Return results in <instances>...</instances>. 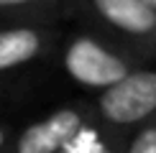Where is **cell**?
Returning <instances> with one entry per match:
<instances>
[{
	"label": "cell",
	"instance_id": "obj_3",
	"mask_svg": "<svg viewBox=\"0 0 156 153\" xmlns=\"http://www.w3.org/2000/svg\"><path fill=\"white\" fill-rule=\"evenodd\" d=\"M64 21L0 25V105L28 92L54 66Z\"/></svg>",
	"mask_w": 156,
	"mask_h": 153
},
{
	"label": "cell",
	"instance_id": "obj_6",
	"mask_svg": "<svg viewBox=\"0 0 156 153\" xmlns=\"http://www.w3.org/2000/svg\"><path fill=\"white\" fill-rule=\"evenodd\" d=\"M23 21H64V10L54 0H0V25Z\"/></svg>",
	"mask_w": 156,
	"mask_h": 153
},
{
	"label": "cell",
	"instance_id": "obj_10",
	"mask_svg": "<svg viewBox=\"0 0 156 153\" xmlns=\"http://www.w3.org/2000/svg\"><path fill=\"white\" fill-rule=\"evenodd\" d=\"M54 3H59V5H62V10H64V8H67V3H69V0H54Z\"/></svg>",
	"mask_w": 156,
	"mask_h": 153
},
{
	"label": "cell",
	"instance_id": "obj_2",
	"mask_svg": "<svg viewBox=\"0 0 156 153\" xmlns=\"http://www.w3.org/2000/svg\"><path fill=\"white\" fill-rule=\"evenodd\" d=\"M95 143H113L97 125L87 97H72L44 107L26 120H16L3 153H90Z\"/></svg>",
	"mask_w": 156,
	"mask_h": 153
},
{
	"label": "cell",
	"instance_id": "obj_8",
	"mask_svg": "<svg viewBox=\"0 0 156 153\" xmlns=\"http://www.w3.org/2000/svg\"><path fill=\"white\" fill-rule=\"evenodd\" d=\"M13 127H16V117H8L5 112H0V153L8 145V140L13 135Z\"/></svg>",
	"mask_w": 156,
	"mask_h": 153
},
{
	"label": "cell",
	"instance_id": "obj_9",
	"mask_svg": "<svg viewBox=\"0 0 156 153\" xmlns=\"http://www.w3.org/2000/svg\"><path fill=\"white\" fill-rule=\"evenodd\" d=\"M144 3H146V5H148L151 10H156V0H144Z\"/></svg>",
	"mask_w": 156,
	"mask_h": 153
},
{
	"label": "cell",
	"instance_id": "obj_1",
	"mask_svg": "<svg viewBox=\"0 0 156 153\" xmlns=\"http://www.w3.org/2000/svg\"><path fill=\"white\" fill-rule=\"evenodd\" d=\"M141 64L148 61L123 49L120 43L110 41L108 36L97 33L95 28L64 21L51 74H59L69 87L80 92V97L90 100L113 87L115 82H120Z\"/></svg>",
	"mask_w": 156,
	"mask_h": 153
},
{
	"label": "cell",
	"instance_id": "obj_5",
	"mask_svg": "<svg viewBox=\"0 0 156 153\" xmlns=\"http://www.w3.org/2000/svg\"><path fill=\"white\" fill-rule=\"evenodd\" d=\"M90 105L102 133L120 145L136 127L156 117V61L141 64L105 92L90 97Z\"/></svg>",
	"mask_w": 156,
	"mask_h": 153
},
{
	"label": "cell",
	"instance_id": "obj_7",
	"mask_svg": "<svg viewBox=\"0 0 156 153\" xmlns=\"http://www.w3.org/2000/svg\"><path fill=\"white\" fill-rule=\"evenodd\" d=\"M118 153H156V117L136 127L120 143Z\"/></svg>",
	"mask_w": 156,
	"mask_h": 153
},
{
	"label": "cell",
	"instance_id": "obj_4",
	"mask_svg": "<svg viewBox=\"0 0 156 153\" xmlns=\"http://www.w3.org/2000/svg\"><path fill=\"white\" fill-rule=\"evenodd\" d=\"M64 21L95 28L144 61H156V10L144 0H69Z\"/></svg>",
	"mask_w": 156,
	"mask_h": 153
}]
</instances>
